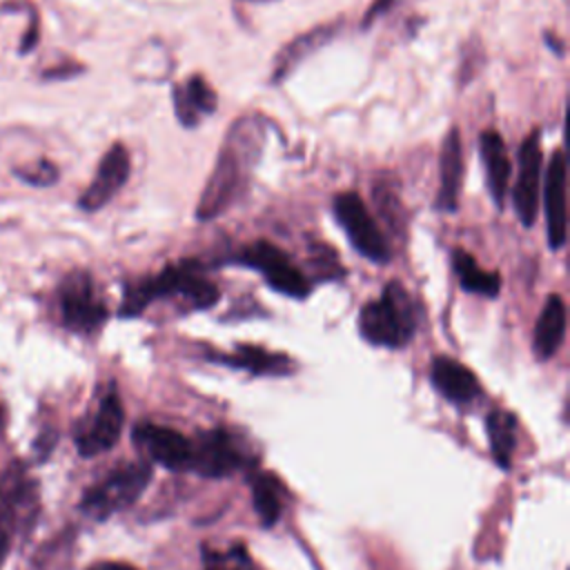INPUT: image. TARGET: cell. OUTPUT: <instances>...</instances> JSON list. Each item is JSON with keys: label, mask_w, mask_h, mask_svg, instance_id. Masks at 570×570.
I'll use <instances>...</instances> for the list:
<instances>
[{"label": "cell", "mask_w": 570, "mask_h": 570, "mask_svg": "<svg viewBox=\"0 0 570 570\" xmlns=\"http://www.w3.org/2000/svg\"><path fill=\"white\" fill-rule=\"evenodd\" d=\"M129 169H131V158L127 147L122 142H114L100 158L91 183L78 198V207L85 212H98L100 207H105L127 183Z\"/></svg>", "instance_id": "cell-13"}, {"label": "cell", "mask_w": 570, "mask_h": 570, "mask_svg": "<svg viewBox=\"0 0 570 570\" xmlns=\"http://www.w3.org/2000/svg\"><path fill=\"white\" fill-rule=\"evenodd\" d=\"M485 428L494 463L508 470L517 448V416L508 410H492L485 419Z\"/></svg>", "instance_id": "cell-22"}, {"label": "cell", "mask_w": 570, "mask_h": 570, "mask_svg": "<svg viewBox=\"0 0 570 570\" xmlns=\"http://www.w3.org/2000/svg\"><path fill=\"white\" fill-rule=\"evenodd\" d=\"M9 546H11V541L0 532V568H2V563H4V557H7V552H9Z\"/></svg>", "instance_id": "cell-30"}, {"label": "cell", "mask_w": 570, "mask_h": 570, "mask_svg": "<svg viewBox=\"0 0 570 570\" xmlns=\"http://www.w3.org/2000/svg\"><path fill=\"white\" fill-rule=\"evenodd\" d=\"M207 358L236 370H247L249 374H256V376H287L296 370V363L287 354L269 352L265 347L247 345V343L236 345V350L229 354L212 352L207 354Z\"/></svg>", "instance_id": "cell-15"}, {"label": "cell", "mask_w": 570, "mask_h": 570, "mask_svg": "<svg viewBox=\"0 0 570 570\" xmlns=\"http://www.w3.org/2000/svg\"><path fill=\"white\" fill-rule=\"evenodd\" d=\"M254 465V456L243 439L225 428L200 430L191 436L189 472L207 479H223Z\"/></svg>", "instance_id": "cell-5"}, {"label": "cell", "mask_w": 570, "mask_h": 570, "mask_svg": "<svg viewBox=\"0 0 570 570\" xmlns=\"http://www.w3.org/2000/svg\"><path fill=\"white\" fill-rule=\"evenodd\" d=\"M479 154L485 165L488 191L494 205L501 209L508 194V183H510V156L497 129H485L479 134Z\"/></svg>", "instance_id": "cell-18"}, {"label": "cell", "mask_w": 570, "mask_h": 570, "mask_svg": "<svg viewBox=\"0 0 570 570\" xmlns=\"http://www.w3.org/2000/svg\"><path fill=\"white\" fill-rule=\"evenodd\" d=\"M463 180V145L461 134L452 127L441 145L439 156V191L434 207L441 212H454L459 207V191Z\"/></svg>", "instance_id": "cell-16"}, {"label": "cell", "mask_w": 570, "mask_h": 570, "mask_svg": "<svg viewBox=\"0 0 570 570\" xmlns=\"http://www.w3.org/2000/svg\"><path fill=\"white\" fill-rule=\"evenodd\" d=\"M203 570H258L247 548L234 541L225 548L203 546Z\"/></svg>", "instance_id": "cell-25"}, {"label": "cell", "mask_w": 570, "mask_h": 570, "mask_svg": "<svg viewBox=\"0 0 570 570\" xmlns=\"http://www.w3.org/2000/svg\"><path fill=\"white\" fill-rule=\"evenodd\" d=\"M334 216L356 252H361L367 261L387 263L390 245L356 191H343L334 196Z\"/></svg>", "instance_id": "cell-9"}, {"label": "cell", "mask_w": 570, "mask_h": 570, "mask_svg": "<svg viewBox=\"0 0 570 570\" xmlns=\"http://www.w3.org/2000/svg\"><path fill=\"white\" fill-rule=\"evenodd\" d=\"M167 296H180L196 309H207L220 298L218 287L198 272V263L183 261L176 265H167L154 276L129 283L125 287L118 314L138 316L156 298H167Z\"/></svg>", "instance_id": "cell-2"}, {"label": "cell", "mask_w": 570, "mask_h": 570, "mask_svg": "<svg viewBox=\"0 0 570 570\" xmlns=\"http://www.w3.org/2000/svg\"><path fill=\"white\" fill-rule=\"evenodd\" d=\"M229 261L258 269L265 276L267 285L285 296L305 298L312 292V283L307 281V276L292 263V258L281 247L269 240H256L243 247Z\"/></svg>", "instance_id": "cell-8"}, {"label": "cell", "mask_w": 570, "mask_h": 570, "mask_svg": "<svg viewBox=\"0 0 570 570\" xmlns=\"http://www.w3.org/2000/svg\"><path fill=\"white\" fill-rule=\"evenodd\" d=\"M539 180H541V131L532 129L519 149V176L512 191L514 212L523 223V227H530L537 218Z\"/></svg>", "instance_id": "cell-12"}, {"label": "cell", "mask_w": 570, "mask_h": 570, "mask_svg": "<svg viewBox=\"0 0 570 570\" xmlns=\"http://www.w3.org/2000/svg\"><path fill=\"white\" fill-rule=\"evenodd\" d=\"M87 570H138V568L122 561H98V563H91Z\"/></svg>", "instance_id": "cell-28"}, {"label": "cell", "mask_w": 570, "mask_h": 570, "mask_svg": "<svg viewBox=\"0 0 570 570\" xmlns=\"http://www.w3.org/2000/svg\"><path fill=\"white\" fill-rule=\"evenodd\" d=\"M543 205H546V232L550 249H561L566 245V154L563 149L552 151L546 171V189H543Z\"/></svg>", "instance_id": "cell-14"}, {"label": "cell", "mask_w": 570, "mask_h": 570, "mask_svg": "<svg viewBox=\"0 0 570 570\" xmlns=\"http://www.w3.org/2000/svg\"><path fill=\"white\" fill-rule=\"evenodd\" d=\"M452 267L459 276V283L465 292L470 294H481L488 298H494L501 289V274L499 272H488L476 265L472 254L465 249H454L452 252Z\"/></svg>", "instance_id": "cell-21"}, {"label": "cell", "mask_w": 570, "mask_h": 570, "mask_svg": "<svg viewBox=\"0 0 570 570\" xmlns=\"http://www.w3.org/2000/svg\"><path fill=\"white\" fill-rule=\"evenodd\" d=\"M60 321L76 334H94L102 327L109 312L100 298L91 274L82 269L69 272L58 285Z\"/></svg>", "instance_id": "cell-7"}, {"label": "cell", "mask_w": 570, "mask_h": 570, "mask_svg": "<svg viewBox=\"0 0 570 570\" xmlns=\"http://www.w3.org/2000/svg\"><path fill=\"white\" fill-rule=\"evenodd\" d=\"M131 441L154 463H160L163 468L174 472H189L191 436H185L169 425L140 421L131 430Z\"/></svg>", "instance_id": "cell-11"}, {"label": "cell", "mask_w": 570, "mask_h": 570, "mask_svg": "<svg viewBox=\"0 0 570 570\" xmlns=\"http://www.w3.org/2000/svg\"><path fill=\"white\" fill-rule=\"evenodd\" d=\"M263 136V120L256 116H243L229 127L212 176L198 198L196 216L200 220L220 216L245 191L252 167L261 156Z\"/></svg>", "instance_id": "cell-1"}, {"label": "cell", "mask_w": 570, "mask_h": 570, "mask_svg": "<svg viewBox=\"0 0 570 570\" xmlns=\"http://www.w3.org/2000/svg\"><path fill=\"white\" fill-rule=\"evenodd\" d=\"M361 336L379 347L399 350L416 332V307L401 281H390L376 301H367L358 312Z\"/></svg>", "instance_id": "cell-3"}, {"label": "cell", "mask_w": 570, "mask_h": 570, "mask_svg": "<svg viewBox=\"0 0 570 570\" xmlns=\"http://www.w3.org/2000/svg\"><path fill=\"white\" fill-rule=\"evenodd\" d=\"M125 410L114 387L100 394L96 407L76 425L73 443L82 456H96L114 448L122 432Z\"/></svg>", "instance_id": "cell-10"}, {"label": "cell", "mask_w": 570, "mask_h": 570, "mask_svg": "<svg viewBox=\"0 0 570 570\" xmlns=\"http://www.w3.org/2000/svg\"><path fill=\"white\" fill-rule=\"evenodd\" d=\"M40 510L36 479L22 463H9L0 474V532L13 541L27 532Z\"/></svg>", "instance_id": "cell-6"}, {"label": "cell", "mask_w": 570, "mask_h": 570, "mask_svg": "<svg viewBox=\"0 0 570 570\" xmlns=\"http://www.w3.org/2000/svg\"><path fill=\"white\" fill-rule=\"evenodd\" d=\"M566 336V303L559 294H550L534 325L532 350L537 358L548 361L557 354Z\"/></svg>", "instance_id": "cell-20"}, {"label": "cell", "mask_w": 570, "mask_h": 570, "mask_svg": "<svg viewBox=\"0 0 570 570\" xmlns=\"http://www.w3.org/2000/svg\"><path fill=\"white\" fill-rule=\"evenodd\" d=\"M151 465L149 461L120 463L107 472L100 481L89 485L80 499V510L91 519H107L114 512L129 508L149 485Z\"/></svg>", "instance_id": "cell-4"}, {"label": "cell", "mask_w": 570, "mask_h": 570, "mask_svg": "<svg viewBox=\"0 0 570 570\" xmlns=\"http://www.w3.org/2000/svg\"><path fill=\"white\" fill-rule=\"evenodd\" d=\"M396 2H399V0H376V2L367 9V13H365V18H363V29H367V24H370L374 18H379L381 13H385L387 9H392Z\"/></svg>", "instance_id": "cell-27"}, {"label": "cell", "mask_w": 570, "mask_h": 570, "mask_svg": "<svg viewBox=\"0 0 570 570\" xmlns=\"http://www.w3.org/2000/svg\"><path fill=\"white\" fill-rule=\"evenodd\" d=\"M4 416H7V414H4V405L0 403V432H2V428H4Z\"/></svg>", "instance_id": "cell-31"}, {"label": "cell", "mask_w": 570, "mask_h": 570, "mask_svg": "<svg viewBox=\"0 0 570 570\" xmlns=\"http://www.w3.org/2000/svg\"><path fill=\"white\" fill-rule=\"evenodd\" d=\"M546 42H548V47H550V49H552L557 56H563V47H561L563 42H561V40H557L554 36L546 33Z\"/></svg>", "instance_id": "cell-29"}, {"label": "cell", "mask_w": 570, "mask_h": 570, "mask_svg": "<svg viewBox=\"0 0 570 570\" xmlns=\"http://www.w3.org/2000/svg\"><path fill=\"white\" fill-rule=\"evenodd\" d=\"M336 31V24H321L303 36H298L296 40H292L281 56L276 58V69H274V80H283L303 58H307L309 53H314L318 47H323Z\"/></svg>", "instance_id": "cell-24"}, {"label": "cell", "mask_w": 570, "mask_h": 570, "mask_svg": "<svg viewBox=\"0 0 570 570\" xmlns=\"http://www.w3.org/2000/svg\"><path fill=\"white\" fill-rule=\"evenodd\" d=\"M254 2H265V0H254Z\"/></svg>", "instance_id": "cell-32"}, {"label": "cell", "mask_w": 570, "mask_h": 570, "mask_svg": "<svg viewBox=\"0 0 570 570\" xmlns=\"http://www.w3.org/2000/svg\"><path fill=\"white\" fill-rule=\"evenodd\" d=\"M430 381L434 390L452 403H470L481 394V383L470 367L452 356H436L430 365Z\"/></svg>", "instance_id": "cell-17"}, {"label": "cell", "mask_w": 570, "mask_h": 570, "mask_svg": "<svg viewBox=\"0 0 570 570\" xmlns=\"http://www.w3.org/2000/svg\"><path fill=\"white\" fill-rule=\"evenodd\" d=\"M18 176L31 185H51L58 178V169L49 160H38L36 165H29L27 169H18Z\"/></svg>", "instance_id": "cell-26"}, {"label": "cell", "mask_w": 570, "mask_h": 570, "mask_svg": "<svg viewBox=\"0 0 570 570\" xmlns=\"http://www.w3.org/2000/svg\"><path fill=\"white\" fill-rule=\"evenodd\" d=\"M285 485L272 472H256L252 476V503L265 528L274 525L283 514Z\"/></svg>", "instance_id": "cell-23"}, {"label": "cell", "mask_w": 570, "mask_h": 570, "mask_svg": "<svg viewBox=\"0 0 570 570\" xmlns=\"http://www.w3.org/2000/svg\"><path fill=\"white\" fill-rule=\"evenodd\" d=\"M171 96H174L176 118L185 127H196L203 116L216 111L218 107L214 89L207 85V80L200 73L189 76L185 85H176L171 89Z\"/></svg>", "instance_id": "cell-19"}]
</instances>
